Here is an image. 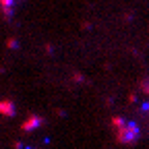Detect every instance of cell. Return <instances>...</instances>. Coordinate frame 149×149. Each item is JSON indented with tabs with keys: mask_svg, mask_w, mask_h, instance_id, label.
Instances as JSON below:
<instances>
[{
	"mask_svg": "<svg viewBox=\"0 0 149 149\" xmlns=\"http://www.w3.org/2000/svg\"><path fill=\"white\" fill-rule=\"evenodd\" d=\"M141 112H147V114H149V102H143L141 104Z\"/></svg>",
	"mask_w": 149,
	"mask_h": 149,
	"instance_id": "obj_5",
	"label": "cell"
},
{
	"mask_svg": "<svg viewBox=\"0 0 149 149\" xmlns=\"http://www.w3.org/2000/svg\"><path fill=\"white\" fill-rule=\"evenodd\" d=\"M139 91H141V93H145V95L149 97V77L141 79V83H139Z\"/></svg>",
	"mask_w": 149,
	"mask_h": 149,
	"instance_id": "obj_4",
	"label": "cell"
},
{
	"mask_svg": "<svg viewBox=\"0 0 149 149\" xmlns=\"http://www.w3.org/2000/svg\"><path fill=\"white\" fill-rule=\"evenodd\" d=\"M21 149H31V147H27V145H21Z\"/></svg>",
	"mask_w": 149,
	"mask_h": 149,
	"instance_id": "obj_6",
	"label": "cell"
},
{
	"mask_svg": "<svg viewBox=\"0 0 149 149\" xmlns=\"http://www.w3.org/2000/svg\"><path fill=\"white\" fill-rule=\"evenodd\" d=\"M0 112L2 114H6V116H13L15 114V106H13V102H0Z\"/></svg>",
	"mask_w": 149,
	"mask_h": 149,
	"instance_id": "obj_2",
	"label": "cell"
},
{
	"mask_svg": "<svg viewBox=\"0 0 149 149\" xmlns=\"http://www.w3.org/2000/svg\"><path fill=\"white\" fill-rule=\"evenodd\" d=\"M0 4H2V10L6 13V17H10V10L17 4V0H0Z\"/></svg>",
	"mask_w": 149,
	"mask_h": 149,
	"instance_id": "obj_3",
	"label": "cell"
},
{
	"mask_svg": "<svg viewBox=\"0 0 149 149\" xmlns=\"http://www.w3.org/2000/svg\"><path fill=\"white\" fill-rule=\"evenodd\" d=\"M112 126V133H114V139L118 145L130 147V145H137L141 141V124L137 120H128L124 116H112L110 120Z\"/></svg>",
	"mask_w": 149,
	"mask_h": 149,
	"instance_id": "obj_1",
	"label": "cell"
}]
</instances>
